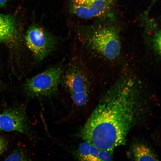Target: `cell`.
Instances as JSON below:
<instances>
[{
    "mask_svg": "<svg viewBox=\"0 0 161 161\" xmlns=\"http://www.w3.org/2000/svg\"><path fill=\"white\" fill-rule=\"evenodd\" d=\"M132 97L123 93L107 96L81 128L80 137L100 150L111 151L125 144L137 112Z\"/></svg>",
    "mask_w": 161,
    "mask_h": 161,
    "instance_id": "6da1fadb",
    "label": "cell"
},
{
    "mask_svg": "<svg viewBox=\"0 0 161 161\" xmlns=\"http://www.w3.org/2000/svg\"><path fill=\"white\" fill-rule=\"evenodd\" d=\"M62 72L59 67L47 69L27 80L24 85L25 91L32 97L51 96L57 89Z\"/></svg>",
    "mask_w": 161,
    "mask_h": 161,
    "instance_id": "7a4b0ae2",
    "label": "cell"
},
{
    "mask_svg": "<svg viewBox=\"0 0 161 161\" xmlns=\"http://www.w3.org/2000/svg\"><path fill=\"white\" fill-rule=\"evenodd\" d=\"M25 41L35 58L41 61L54 49L56 41L42 28L37 25L30 27L26 32Z\"/></svg>",
    "mask_w": 161,
    "mask_h": 161,
    "instance_id": "3957f363",
    "label": "cell"
},
{
    "mask_svg": "<svg viewBox=\"0 0 161 161\" xmlns=\"http://www.w3.org/2000/svg\"><path fill=\"white\" fill-rule=\"evenodd\" d=\"M91 42L93 48L107 58H114L120 52L118 35L113 27H103L96 31L92 36Z\"/></svg>",
    "mask_w": 161,
    "mask_h": 161,
    "instance_id": "277c9868",
    "label": "cell"
},
{
    "mask_svg": "<svg viewBox=\"0 0 161 161\" xmlns=\"http://www.w3.org/2000/svg\"><path fill=\"white\" fill-rule=\"evenodd\" d=\"M0 128L7 131L27 132V120L24 112L18 109L6 110L0 114Z\"/></svg>",
    "mask_w": 161,
    "mask_h": 161,
    "instance_id": "5b68a950",
    "label": "cell"
},
{
    "mask_svg": "<svg viewBox=\"0 0 161 161\" xmlns=\"http://www.w3.org/2000/svg\"><path fill=\"white\" fill-rule=\"evenodd\" d=\"M70 8L78 17L90 19L101 15L105 10L107 2L103 0H70Z\"/></svg>",
    "mask_w": 161,
    "mask_h": 161,
    "instance_id": "8992f818",
    "label": "cell"
},
{
    "mask_svg": "<svg viewBox=\"0 0 161 161\" xmlns=\"http://www.w3.org/2000/svg\"><path fill=\"white\" fill-rule=\"evenodd\" d=\"M63 83L71 94L89 93L87 78L81 70L77 68L71 69L65 74Z\"/></svg>",
    "mask_w": 161,
    "mask_h": 161,
    "instance_id": "52a82bcc",
    "label": "cell"
},
{
    "mask_svg": "<svg viewBox=\"0 0 161 161\" xmlns=\"http://www.w3.org/2000/svg\"><path fill=\"white\" fill-rule=\"evenodd\" d=\"M133 153L135 160L158 161L156 155L145 145L137 144L134 146Z\"/></svg>",
    "mask_w": 161,
    "mask_h": 161,
    "instance_id": "ba28073f",
    "label": "cell"
},
{
    "mask_svg": "<svg viewBox=\"0 0 161 161\" xmlns=\"http://www.w3.org/2000/svg\"><path fill=\"white\" fill-rule=\"evenodd\" d=\"M91 144L85 141L79 145L78 152V156L81 160L88 161Z\"/></svg>",
    "mask_w": 161,
    "mask_h": 161,
    "instance_id": "9c48e42d",
    "label": "cell"
},
{
    "mask_svg": "<svg viewBox=\"0 0 161 161\" xmlns=\"http://www.w3.org/2000/svg\"><path fill=\"white\" fill-rule=\"evenodd\" d=\"M0 27L15 30L14 18L10 15L0 13Z\"/></svg>",
    "mask_w": 161,
    "mask_h": 161,
    "instance_id": "30bf717a",
    "label": "cell"
},
{
    "mask_svg": "<svg viewBox=\"0 0 161 161\" xmlns=\"http://www.w3.org/2000/svg\"><path fill=\"white\" fill-rule=\"evenodd\" d=\"M71 95L74 103L77 106H82L87 103L88 100V93H72Z\"/></svg>",
    "mask_w": 161,
    "mask_h": 161,
    "instance_id": "8fae6325",
    "label": "cell"
},
{
    "mask_svg": "<svg viewBox=\"0 0 161 161\" xmlns=\"http://www.w3.org/2000/svg\"><path fill=\"white\" fill-rule=\"evenodd\" d=\"M15 30L0 27V42H5L13 36Z\"/></svg>",
    "mask_w": 161,
    "mask_h": 161,
    "instance_id": "7c38bea8",
    "label": "cell"
},
{
    "mask_svg": "<svg viewBox=\"0 0 161 161\" xmlns=\"http://www.w3.org/2000/svg\"><path fill=\"white\" fill-rule=\"evenodd\" d=\"M6 161H25L27 158L21 153L18 152H13L5 158Z\"/></svg>",
    "mask_w": 161,
    "mask_h": 161,
    "instance_id": "4fadbf2b",
    "label": "cell"
},
{
    "mask_svg": "<svg viewBox=\"0 0 161 161\" xmlns=\"http://www.w3.org/2000/svg\"><path fill=\"white\" fill-rule=\"evenodd\" d=\"M99 150L95 146L91 144L88 161H99L98 154Z\"/></svg>",
    "mask_w": 161,
    "mask_h": 161,
    "instance_id": "5bb4252c",
    "label": "cell"
},
{
    "mask_svg": "<svg viewBox=\"0 0 161 161\" xmlns=\"http://www.w3.org/2000/svg\"><path fill=\"white\" fill-rule=\"evenodd\" d=\"M154 49L159 54L161 52V31H158L155 35L153 39Z\"/></svg>",
    "mask_w": 161,
    "mask_h": 161,
    "instance_id": "9a60e30c",
    "label": "cell"
},
{
    "mask_svg": "<svg viewBox=\"0 0 161 161\" xmlns=\"http://www.w3.org/2000/svg\"><path fill=\"white\" fill-rule=\"evenodd\" d=\"M109 151L105 150H99L98 154L99 161L111 160V156Z\"/></svg>",
    "mask_w": 161,
    "mask_h": 161,
    "instance_id": "2e32d148",
    "label": "cell"
},
{
    "mask_svg": "<svg viewBox=\"0 0 161 161\" xmlns=\"http://www.w3.org/2000/svg\"><path fill=\"white\" fill-rule=\"evenodd\" d=\"M6 146V143L4 140L0 136V150H4Z\"/></svg>",
    "mask_w": 161,
    "mask_h": 161,
    "instance_id": "e0dca14e",
    "label": "cell"
},
{
    "mask_svg": "<svg viewBox=\"0 0 161 161\" xmlns=\"http://www.w3.org/2000/svg\"><path fill=\"white\" fill-rule=\"evenodd\" d=\"M7 0H0V7H5L7 4Z\"/></svg>",
    "mask_w": 161,
    "mask_h": 161,
    "instance_id": "ac0fdd59",
    "label": "cell"
},
{
    "mask_svg": "<svg viewBox=\"0 0 161 161\" xmlns=\"http://www.w3.org/2000/svg\"><path fill=\"white\" fill-rule=\"evenodd\" d=\"M103 0L105 1L106 2H109V1H114V0Z\"/></svg>",
    "mask_w": 161,
    "mask_h": 161,
    "instance_id": "d6986e66",
    "label": "cell"
},
{
    "mask_svg": "<svg viewBox=\"0 0 161 161\" xmlns=\"http://www.w3.org/2000/svg\"><path fill=\"white\" fill-rule=\"evenodd\" d=\"M4 150H0V154Z\"/></svg>",
    "mask_w": 161,
    "mask_h": 161,
    "instance_id": "ffe728a7",
    "label": "cell"
},
{
    "mask_svg": "<svg viewBox=\"0 0 161 161\" xmlns=\"http://www.w3.org/2000/svg\"><path fill=\"white\" fill-rule=\"evenodd\" d=\"M0 130H1L0 128Z\"/></svg>",
    "mask_w": 161,
    "mask_h": 161,
    "instance_id": "44dd1931",
    "label": "cell"
}]
</instances>
